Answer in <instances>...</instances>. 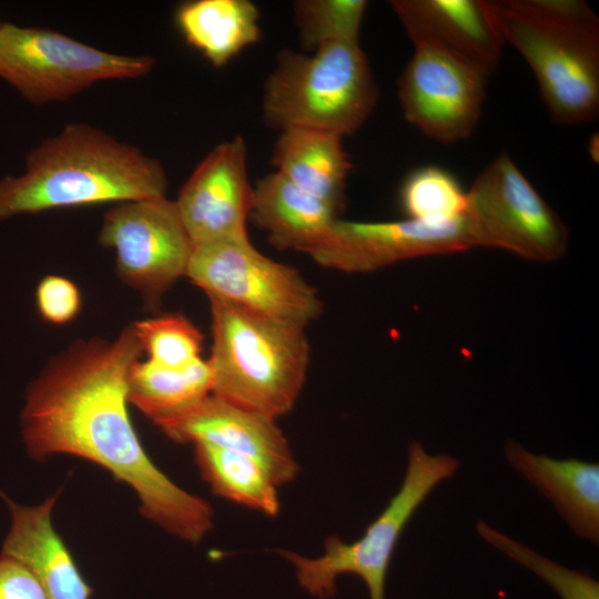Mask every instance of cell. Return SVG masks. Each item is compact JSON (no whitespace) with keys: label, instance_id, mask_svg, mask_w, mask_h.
Instances as JSON below:
<instances>
[{"label":"cell","instance_id":"cell-1","mask_svg":"<svg viewBox=\"0 0 599 599\" xmlns=\"http://www.w3.org/2000/svg\"><path fill=\"white\" fill-rule=\"evenodd\" d=\"M141 353L132 326L112 341L72 343L27 388L22 438L35 460L68 454L98 464L134 490L143 517L199 544L213 529L212 506L152 461L129 415L128 377Z\"/></svg>","mask_w":599,"mask_h":599},{"label":"cell","instance_id":"cell-2","mask_svg":"<svg viewBox=\"0 0 599 599\" xmlns=\"http://www.w3.org/2000/svg\"><path fill=\"white\" fill-rule=\"evenodd\" d=\"M0 180V220L49 210L166 195L163 165L88 123H69Z\"/></svg>","mask_w":599,"mask_h":599},{"label":"cell","instance_id":"cell-3","mask_svg":"<svg viewBox=\"0 0 599 599\" xmlns=\"http://www.w3.org/2000/svg\"><path fill=\"white\" fill-rule=\"evenodd\" d=\"M504 43L534 72L552 122L586 123L599 112V18L582 0H486Z\"/></svg>","mask_w":599,"mask_h":599},{"label":"cell","instance_id":"cell-4","mask_svg":"<svg viewBox=\"0 0 599 599\" xmlns=\"http://www.w3.org/2000/svg\"><path fill=\"white\" fill-rule=\"evenodd\" d=\"M212 394L274 419L295 406L311 362L305 327L209 298Z\"/></svg>","mask_w":599,"mask_h":599},{"label":"cell","instance_id":"cell-5","mask_svg":"<svg viewBox=\"0 0 599 599\" xmlns=\"http://www.w3.org/2000/svg\"><path fill=\"white\" fill-rule=\"evenodd\" d=\"M378 89L358 42H332L311 54L283 50L264 84L267 125L304 128L341 136L356 132L373 112Z\"/></svg>","mask_w":599,"mask_h":599},{"label":"cell","instance_id":"cell-6","mask_svg":"<svg viewBox=\"0 0 599 599\" xmlns=\"http://www.w3.org/2000/svg\"><path fill=\"white\" fill-rule=\"evenodd\" d=\"M458 467L459 461L453 456L429 455L418 441H413L398 491L359 539L348 544L331 536L317 558L285 549L277 552L294 566L300 587L313 597H334L337 578L353 573L365 582L369 599H385L387 570L404 528L435 486L450 478Z\"/></svg>","mask_w":599,"mask_h":599},{"label":"cell","instance_id":"cell-7","mask_svg":"<svg viewBox=\"0 0 599 599\" xmlns=\"http://www.w3.org/2000/svg\"><path fill=\"white\" fill-rule=\"evenodd\" d=\"M154 65L150 55L111 53L54 30L0 22V79L32 104L69 100L100 81L144 77Z\"/></svg>","mask_w":599,"mask_h":599},{"label":"cell","instance_id":"cell-8","mask_svg":"<svg viewBox=\"0 0 599 599\" xmlns=\"http://www.w3.org/2000/svg\"><path fill=\"white\" fill-rule=\"evenodd\" d=\"M185 277L207 298L305 328L323 312L300 271L264 255L248 237L194 244Z\"/></svg>","mask_w":599,"mask_h":599},{"label":"cell","instance_id":"cell-9","mask_svg":"<svg viewBox=\"0 0 599 599\" xmlns=\"http://www.w3.org/2000/svg\"><path fill=\"white\" fill-rule=\"evenodd\" d=\"M466 219L476 246L536 262L565 255L568 230L507 153L491 161L467 191Z\"/></svg>","mask_w":599,"mask_h":599},{"label":"cell","instance_id":"cell-10","mask_svg":"<svg viewBox=\"0 0 599 599\" xmlns=\"http://www.w3.org/2000/svg\"><path fill=\"white\" fill-rule=\"evenodd\" d=\"M99 242L115 251L118 275L151 305L185 276L194 246L175 202L166 195L110 209Z\"/></svg>","mask_w":599,"mask_h":599},{"label":"cell","instance_id":"cell-11","mask_svg":"<svg viewBox=\"0 0 599 599\" xmlns=\"http://www.w3.org/2000/svg\"><path fill=\"white\" fill-rule=\"evenodd\" d=\"M474 246L476 242L466 215L443 224L410 219L388 222L338 219L305 254L328 270L366 273L413 257L459 252Z\"/></svg>","mask_w":599,"mask_h":599},{"label":"cell","instance_id":"cell-12","mask_svg":"<svg viewBox=\"0 0 599 599\" xmlns=\"http://www.w3.org/2000/svg\"><path fill=\"white\" fill-rule=\"evenodd\" d=\"M487 78L441 52L415 47L397 85L405 119L424 135L450 143L477 126Z\"/></svg>","mask_w":599,"mask_h":599},{"label":"cell","instance_id":"cell-13","mask_svg":"<svg viewBox=\"0 0 599 599\" xmlns=\"http://www.w3.org/2000/svg\"><path fill=\"white\" fill-rule=\"evenodd\" d=\"M252 197L246 144L235 136L206 154L174 202L193 244H202L248 237Z\"/></svg>","mask_w":599,"mask_h":599},{"label":"cell","instance_id":"cell-14","mask_svg":"<svg viewBox=\"0 0 599 599\" xmlns=\"http://www.w3.org/2000/svg\"><path fill=\"white\" fill-rule=\"evenodd\" d=\"M160 429L176 443L209 444L247 455L267 469L278 487L300 473L276 419L240 408L213 394Z\"/></svg>","mask_w":599,"mask_h":599},{"label":"cell","instance_id":"cell-15","mask_svg":"<svg viewBox=\"0 0 599 599\" xmlns=\"http://www.w3.org/2000/svg\"><path fill=\"white\" fill-rule=\"evenodd\" d=\"M389 6L415 47L441 52L488 78L504 41L486 0H392Z\"/></svg>","mask_w":599,"mask_h":599},{"label":"cell","instance_id":"cell-16","mask_svg":"<svg viewBox=\"0 0 599 599\" xmlns=\"http://www.w3.org/2000/svg\"><path fill=\"white\" fill-rule=\"evenodd\" d=\"M58 495L35 506H21L3 497L11 512V527L1 555L30 569L48 599H90L93 589L52 524Z\"/></svg>","mask_w":599,"mask_h":599},{"label":"cell","instance_id":"cell-17","mask_svg":"<svg viewBox=\"0 0 599 599\" xmlns=\"http://www.w3.org/2000/svg\"><path fill=\"white\" fill-rule=\"evenodd\" d=\"M505 454L510 465L551 500L577 536L598 544V463L535 455L511 440Z\"/></svg>","mask_w":599,"mask_h":599},{"label":"cell","instance_id":"cell-18","mask_svg":"<svg viewBox=\"0 0 599 599\" xmlns=\"http://www.w3.org/2000/svg\"><path fill=\"white\" fill-rule=\"evenodd\" d=\"M338 212L277 172L253 186L250 219L280 250L305 253L328 233Z\"/></svg>","mask_w":599,"mask_h":599},{"label":"cell","instance_id":"cell-19","mask_svg":"<svg viewBox=\"0 0 599 599\" xmlns=\"http://www.w3.org/2000/svg\"><path fill=\"white\" fill-rule=\"evenodd\" d=\"M272 163L300 189L338 211L343 207L347 176L352 169L343 136L321 130L290 128L275 142Z\"/></svg>","mask_w":599,"mask_h":599},{"label":"cell","instance_id":"cell-20","mask_svg":"<svg viewBox=\"0 0 599 599\" xmlns=\"http://www.w3.org/2000/svg\"><path fill=\"white\" fill-rule=\"evenodd\" d=\"M260 12L248 0H197L176 13L186 41L222 67L260 38Z\"/></svg>","mask_w":599,"mask_h":599},{"label":"cell","instance_id":"cell-21","mask_svg":"<svg viewBox=\"0 0 599 599\" xmlns=\"http://www.w3.org/2000/svg\"><path fill=\"white\" fill-rule=\"evenodd\" d=\"M211 394V372L203 358L184 367H164L138 359L128 377L129 403L159 428L186 414Z\"/></svg>","mask_w":599,"mask_h":599},{"label":"cell","instance_id":"cell-22","mask_svg":"<svg viewBox=\"0 0 599 599\" xmlns=\"http://www.w3.org/2000/svg\"><path fill=\"white\" fill-rule=\"evenodd\" d=\"M194 456L201 477L215 495L270 517L278 514V486L261 463L209 444H194Z\"/></svg>","mask_w":599,"mask_h":599},{"label":"cell","instance_id":"cell-23","mask_svg":"<svg viewBox=\"0 0 599 599\" xmlns=\"http://www.w3.org/2000/svg\"><path fill=\"white\" fill-rule=\"evenodd\" d=\"M399 203L406 219L443 224L465 215L467 192L450 172L426 165L407 175Z\"/></svg>","mask_w":599,"mask_h":599},{"label":"cell","instance_id":"cell-24","mask_svg":"<svg viewBox=\"0 0 599 599\" xmlns=\"http://www.w3.org/2000/svg\"><path fill=\"white\" fill-rule=\"evenodd\" d=\"M294 19L302 44L313 52L332 42H358L365 0H297Z\"/></svg>","mask_w":599,"mask_h":599},{"label":"cell","instance_id":"cell-25","mask_svg":"<svg viewBox=\"0 0 599 599\" xmlns=\"http://www.w3.org/2000/svg\"><path fill=\"white\" fill-rule=\"evenodd\" d=\"M131 326L146 359L156 365L184 367L202 358L203 335L182 314H163Z\"/></svg>","mask_w":599,"mask_h":599},{"label":"cell","instance_id":"cell-26","mask_svg":"<svg viewBox=\"0 0 599 599\" xmlns=\"http://www.w3.org/2000/svg\"><path fill=\"white\" fill-rule=\"evenodd\" d=\"M476 528L487 542L535 572L561 599H599V583L588 572L565 568L521 542L493 529L483 520L477 522Z\"/></svg>","mask_w":599,"mask_h":599},{"label":"cell","instance_id":"cell-27","mask_svg":"<svg viewBox=\"0 0 599 599\" xmlns=\"http://www.w3.org/2000/svg\"><path fill=\"white\" fill-rule=\"evenodd\" d=\"M81 293L71 280L47 275L37 285L35 305L40 317L52 325H65L81 309Z\"/></svg>","mask_w":599,"mask_h":599},{"label":"cell","instance_id":"cell-28","mask_svg":"<svg viewBox=\"0 0 599 599\" xmlns=\"http://www.w3.org/2000/svg\"><path fill=\"white\" fill-rule=\"evenodd\" d=\"M0 599H48L33 575L20 561L0 555Z\"/></svg>","mask_w":599,"mask_h":599},{"label":"cell","instance_id":"cell-29","mask_svg":"<svg viewBox=\"0 0 599 599\" xmlns=\"http://www.w3.org/2000/svg\"><path fill=\"white\" fill-rule=\"evenodd\" d=\"M598 142H599L598 135L593 134L589 141V154L591 155L592 160L596 163H598V154H599Z\"/></svg>","mask_w":599,"mask_h":599}]
</instances>
